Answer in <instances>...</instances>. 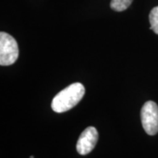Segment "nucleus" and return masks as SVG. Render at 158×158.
Instances as JSON below:
<instances>
[{"instance_id":"obj_4","label":"nucleus","mask_w":158,"mask_h":158,"mask_svg":"<svg viewBox=\"0 0 158 158\" xmlns=\"http://www.w3.org/2000/svg\"><path fill=\"white\" fill-rule=\"evenodd\" d=\"M98 140V133L96 128L93 127H88L79 136L77 142V151L82 156L89 154L95 148Z\"/></svg>"},{"instance_id":"obj_1","label":"nucleus","mask_w":158,"mask_h":158,"mask_svg":"<svg viewBox=\"0 0 158 158\" xmlns=\"http://www.w3.org/2000/svg\"><path fill=\"white\" fill-rule=\"evenodd\" d=\"M85 89L80 83H74L61 90L53 98L51 106L54 112L64 113L76 106L85 95Z\"/></svg>"},{"instance_id":"obj_5","label":"nucleus","mask_w":158,"mask_h":158,"mask_svg":"<svg viewBox=\"0 0 158 158\" xmlns=\"http://www.w3.org/2000/svg\"><path fill=\"white\" fill-rule=\"evenodd\" d=\"M132 2L133 0H112L110 6L113 11H123L131 6Z\"/></svg>"},{"instance_id":"obj_2","label":"nucleus","mask_w":158,"mask_h":158,"mask_svg":"<svg viewBox=\"0 0 158 158\" xmlns=\"http://www.w3.org/2000/svg\"><path fill=\"white\" fill-rule=\"evenodd\" d=\"M19 46L16 40L5 32L0 33V65L9 66L17 61Z\"/></svg>"},{"instance_id":"obj_3","label":"nucleus","mask_w":158,"mask_h":158,"mask_svg":"<svg viewBox=\"0 0 158 158\" xmlns=\"http://www.w3.org/2000/svg\"><path fill=\"white\" fill-rule=\"evenodd\" d=\"M142 127L148 135L158 133V106L154 101L146 102L141 111Z\"/></svg>"},{"instance_id":"obj_6","label":"nucleus","mask_w":158,"mask_h":158,"mask_svg":"<svg viewBox=\"0 0 158 158\" xmlns=\"http://www.w3.org/2000/svg\"><path fill=\"white\" fill-rule=\"evenodd\" d=\"M149 22H150V29L154 31V33L158 34V6L154 7L150 11Z\"/></svg>"}]
</instances>
